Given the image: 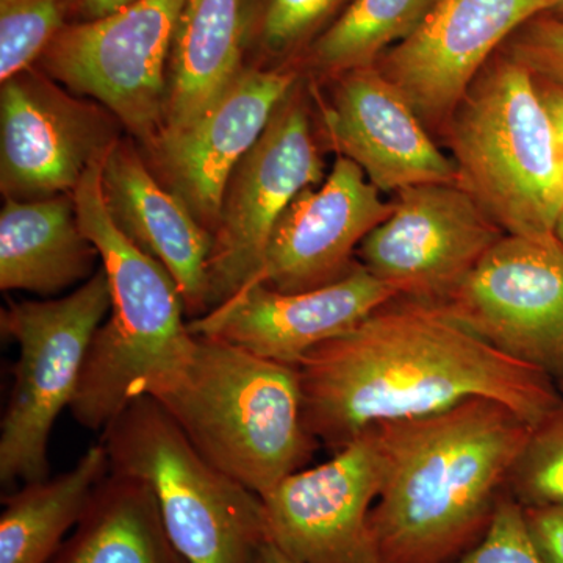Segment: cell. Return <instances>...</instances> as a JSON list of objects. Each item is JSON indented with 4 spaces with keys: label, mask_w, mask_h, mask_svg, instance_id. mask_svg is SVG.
<instances>
[{
    "label": "cell",
    "mask_w": 563,
    "mask_h": 563,
    "mask_svg": "<svg viewBox=\"0 0 563 563\" xmlns=\"http://www.w3.org/2000/svg\"><path fill=\"white\" fill-rule=\"evenodd\" d=\"M443 132L459 187L506 235H554L563 174L550 117L525 66L498 51Z\"/></svg>",
    "instance_id": "5"
},
{
    "label": "cell",
    "mask_w": 563,
    "mask_h": 563,
    "mask_svg": "<svg viewBox=\"0 0 563 563\" xmlns=\"http://www.w3.org/2000/svg\"><path fill=\"white\" fill-rule=\"evenodd\" d=\"M242 0H185L168 62L165 120L157 141L201 120L242 65Z\"/></svg>",
    "instance_id": "21"
},
{
    "label": "cell",
    "mask_w": 563,
    "mask_h": 563,
    "mask_svg": "<svg viewBox=\"0 0 563 563\" xmlns=\"http://www.w3.org/2000/svg\"><path fill=\"white\" fill-rule=\"evenodd\" d=\"M558 387H559V390H561L562 395H563V379L562 380H559L558 383Z\"/></svg>",
    "instance_id": "36"
},
{
    "label": "cell",
    "mask_w": 563,
    "mask_h": 563,
    "mask_svg": "<svg viewBox=\"0 0 563 563\" xmlns=\"http://www.w3.org/2000/svg\"><path fill=\"white\" fill-rule=\"evenodd\" d=\"M455 563H544L526 526L525 510L504 493L484 539Z\"/></svg>",
    "instance_id": "29"
},
{
    "label": "cell",
    "mask_w": 563,
    "mask_h": 563,
    "mask_svg": "<svg viewBox=\"0 0 563 563\" xmlns=\"http://www.w3.org/2000/svg\"><path fill=\"white\" fill-rule=\"evenodd\" d=\"M63 2L66 11L76 14L81 21H92L124 9L135 0H63Z\"/></svg>",
    "instance_id": "32"
},
{
    "label": "cell",
    "mask_w": 563,
    "mask_h": 563,
    "mask_svg": "<svg viewBox=\"0 0 563 563\" xmlns=\"http://www.w3.org/2000/svg\"><path fill=\"white\" fill-rule=\"evenodd\" d=\"M296 84L295 70L243 68L201 120L147 150L158 180L211 233L229 177Z\"/></svg>",
    "instance_id": "17"
},
{
    "label": "cell",
    "mask_w": 563,
    "mask_h": 563,
    "mask_svg": "<svg viewBox=\"0 0 563 563\" xmlns=\"http://www.w3.org/2000/svg\"><path fill=\"white\" fill-rule=\"evenodd\" d=\"M101 261L81 231L73 195L5 199L0 211V288L38 296L85 284Z\"/></svg>",
    "instance_id": "20"
},
{
    "label": "cell",
    "mask_w": 563,
    "mask_h": 563,
    "mask_svg": "<svg viewBox=\"0 0 563 563\" xmlns=\"http://www.w3.org/2000/svg\"><path fill=\"white\" fill-rule=\"evenodd\" d=\"M525 510L526 526L544 563H563V504Z\"/></svg>",
    "instance_id": "30"
},
{
    "label": "cell",
    "mask_w": 563,
    "mask_h": 563,
    "mask_svg": "<svg viewBox=\"0 0 563 563\" xmlns=\"http://www.w3.org/2000/svg\"><path fill=\"white\" fill-rule=\"evenodd\" d=\"M152 398L214 466L265 498L318 443L302 417L298 366L195 335L190 361Z\"/></svg>",
    "instance_id": "4"
},
{
    "label": "cell",
    "mask_w": 563,
    "mask_h": 563,
    "mask_svg": "<svg viewBox=\"0 0 563 563\" xmlns=\"http://www.w3.org/2000/svg\"><path fill=\"white\" fill-rule=\"evenodd\" d=\"M109 472V457L99 443L69 472L22 484L3 498L0 563H51L66 533L76 528L96 485Z\"/></svg>",
    "instance_id": "23"
},
{
    "label": "cell",
    "mask_w": 563,
    "mask_h": 563,
    "mask_svg": "<svg viewBox=\"0 0 563 563\" xmlns=\"http://www.w3.org/2000/svg\"><path fill=\"white\" fill-rule=\"evenodd\" d=\"M399 292L355 261L324 287L282 292L254 284L202 317L188 321L192 335L233 344L252 355L298 366L333 336L355 328Z\"/></svg>",
    "instance_id": "14"
},
{
    "label": "cell",
    "mask_w": 563,
    "mask_h": 563,
    "mask_svg": "<svg viewBox=\"0 0 563 563\" xmlns=\"http://www.w3.org/2000/svg\"><path fill=\"white\" fill-rule=\"evenodd\" d=\"M380 192L354 162L336 155L322 184L299 192L280 214L261 272L247 285L296 292L340 279L363 240L390 217L393 202Z\"/></svg>",
    "instance_id": "16"
},
{
    "label": "cell",
    "mask_w": 563,
    "mask_h": 563,
    "mask_svg": "<svg viewBox=\"0 0 563 563\" xmlns=\"http://www.w3.org/2000/svg\"><path fill=\"white\" fill-rule=\"evenodd\" d=\"M322 125L336 155L354 162L380 191L457 184L453 158L376 65L335 77L331 102L322 103Z\"/></svg>",
    "instance_id": "18"
},
{
    "label": "cell",
    "mask_w": 563,
    "mask_h": 563,
    "mask_svg": "<svg viewBox=\"0 0 563 563\" xmlns=\"http://www.w3.org/2000/svg\"><path fill=\"white\" fill-rule=\"evenodd\" d=\"M539 0H439L421 27L377 68L402 92L429 131H444L477 74Z\"/></svg>",
    "instance_id": "15"
},
{
    "label": "cell",
    "mask_w": 563,
    "mask_h": 563,
    "mask_svg": "<svg viewBox=\"0 0 563 563\" xmlns=\"http://www.w3.org/2000/svg\"><path fill=\"white\" fill-rule=\"evenodd\" d=\"M380 487L383 455L368 428L262 498L269 542L296 563H380L369 529Z\"/></svg>",
    "instance_id": "13"
},
{
    "label": "cell",
    "mask_w": 563,
    "mask_h": 563,
    "mask_svg": "<svg viewBox=\"0 0 563 563\" xmlns=\"http://www.w3.org/2000/svg\"><path fill=\"white\" fill-rule=\"evenodd\" d=\"M102 191L118 229L172 274L188 317L209 312L213 233L157 179L131 141L118 140L107 154Z\"/></svg>",
    "instance_id": "19"
},
{
    "label": "cell",
    "mask_w": 563,
    "mask_h": 563,
    "mask_svg": "<svg viewBox=\"0 0 563 563\" xmlns=\"http://www.w3.org/2000/svg\"><path fill=\"white\" fill-rule=\"evenodd\" d=\"M103 161L90 166L73 192L81 231L99 252L111 296L109 317L92 336L69 407L90 431H103L136 396H154L172 384L195 347L176 280L118 229L107 209Z\"/></svg>",
    "instance_id": "3"
},
{
    "label": "cell",
    "mask_w": 563,
    "mask_h": 563,
    "mask_svg": "<svg viewBox=\"0 0 563 563\" xmlns=\"http://www.w3.org/2000/svg\"><path fill=\"white\" fill-rule=\"evenodd\" d=\"M439 0H354L310 49L321 76H342L377 65L384 54L410 38Z\"/></svg>",
    "instance_id": "24"
},
{
    "label": "cell",
    "mask_w": 563,
    "mask_h": 563,
    "mask_svg": "<svg viewBox=\"0 0 563 563\" xmlns=\"http://www.w3.org/2000/svg\"><path fill=\"white\" fill-rule=\"evenodd\" d=\"M554 235L558 236L559 242L563 244V209L561 217H559L558 224H555Z\"/></svg>",
    "instance_id": "35"
},
{
    "label": "cell",
    "mask_w": 563,
    "mask_h": 563,
    "mask_svg": "<svg viewBox=\"0 0 563 563\" xmlns=\"http://www.w3.org/2000/svg\"><path fill=\"white\" fill-rule=\"evenodd\" d=\"M536 85L544 110L550 117L554 133L555 152H558V161L563 174V90L542 80L536 79Z\"/></svg>",
    "instance_id": "31"
},
{
    "label": "cell",
    "mask_w": 563,
    "mask_h": 563,
    "mask_svg": "<svg viewBox=\"0 0 563 563\" xmlns=\"http://www.w3.org/2000/svg\"><path fill=\"white\" fill-rule=\"evenodd\" d=\"M506 235L459 184L396 192L390 217L358 246V262L404 298L442 302Z\"/></svg>",
    "instance_id": "12"
},
{
    "label": "cell",
    "mask_w": 563,
    "mask_h": 563,
    "mask_svg": "<svg viewBox=\"0 0 563 563\" xmlns=\"http://www.w3.org/2000/svg\"><path fill=\"white\" fill-rule=\"evenodd\" d=\"M110 285L102 266L77 290L52 301L11 303L0 314L3 335L20 347L14 384L0 428L2 485L49 476V437L70 407L92 336L109 317Z\"/></svg>",
    "instance_id": "7"
},
{
    "label": "cell",
    "mask_w": 563,
    "mask_h": 563,
    "mask_svg": "<svg viewBox=\"0 0 563 563\" xmlns=\"http://www.w3.org/2000/svg\"><path fill=\"white\" fill-rule=\"evenodd\" d=\"M485 343L563 379V244L504 235L442 302Z\"/></svg>",
    "instance_id": "10"
},
{
    "label": "cell",
    "mask_w": 563,
    "mask_h": 563,
    "mask_svg": "<svg viewBox=\"0 0 563 563\" xmlns=\"http://www.w3.org/2000/svg\"><path fill=\"white\" fill-rule=\"evenodd\" d=\"M383 487L369 515L380 563H455L490 528L533 426L495 399L372 426Z\"/></svg>",
    "instance_id": "2"
},
{
    "label": "cell",
    "mask_w": 563,
    "mask_h": 563,
    "mask_svg": "<svg viewBox=\"0 0 563 563\" xmlns=\"http://www.w3.org/2000/svg\"><path fill=\"white\" fill-rule=\"evenodd\" d=\"M51 563H188L150 485L109 472Z\"/></svg>",
    "instance_id": "22"
},
{
    "label": "cell",
    "mask_w": 563,
    "mask_h": 563,
    "mask_svg": "<svg viewBox=\"0 0 563 563\" xmlns=\"http://www.w3.org/2000/svg\"><path fill=\"white\" fill-rule=\"evenodd\" d=\"M110 472L144 481L188 563H257L269 542L265 504L207 461L150 395L133 398L102 431Z\"/></svg>",
    "instance_id": "6"
},
{
    "label": "cell",
    "mask_w": 563,
    "mask_h": 563,
    "mask_svg": "<svg viewBox=\"0 0 563 563\" xmlns=\"http://www.w3.org/2000/svg\"><path fill=\"white\" fill-rule=\"evenodd\" d=\"M525 66L533 79L563 90V21L537 14L521 24L501 49Z\"/></svg>",
    "instance_id": "27"
},
{
    "label": "cell",
    "mask_w": 563,
    "mask_h": 563,
    "mask_svg": "<svg viewBox=\"0 0 563 563\" xmlns=\"http://www.w3.org/2000/svg\"><path fill=\"white\" fill-rule=\"evenodd\" d=\"M302 417L340 451L380 422L495 399L531 426L563 401L553 377L503 354L439 303L399 298L310 351L298 365Z\"/></svg>",
    "instance_id": "1"
},
{
    "label": "cell",
    "mask_w": 563,
    "mask_h": 563,
    "mask_svg": "<svg viewBox=\"0 0 563 563\" xmlns=\"http://www.w3.org/2000/svg\"><path fill=\"white\" fill-rule=\"evenodd\" d=\"M547 14V16L558 18L563 21V0H539L536 14Z\"/></svg>",
    "instance_id": "34"
},
{
    "label": "cell",
    "mask_w": 563,
    "mask_h": 563,
    "mask_svg": "<svg viewBox=\"0 0 563 563\" xmlns=\"http://www.w3.org/2000/svg\"><path fill=\"white\" fill-rule=\"evenodd\" d=\"M343 0H268L262 13L261 40L272 54H287L306 43Z\"/></svg>",
    "instance_id": "28"
},
{
    "label": "cell",
    "mask_w": 563,
    "mask_h": 563,
    "mask_svg": "<svg viewBox=\"0 0 563 563\" xmlns=\"http://www.w3.org/2000/svg\"><path fill=\"white\" fill-rule=\"evenodd\" d=\"M121 122L40 68L0 88V191L14 201L73 195L120 140Z\"/></svg>",
    "instance_id": "11"
},
{
    "label": "cell",
    "mask_w": 563,
    "mask_h": 563,
    "mask_svg": "<svg viewBox=\"0 0 563 563\" xmlns=\"http://www.w3.org/2000/svg\"><path fill=\"white\" fill-rule=\"evenodd\" d=\"M324 179L307 102L296 84L225 185L209 263V312L257 276L280 214L299 192Z\"/></svg>",
    "instance_id": "9"
},
{
    "label": "cell",
    "mask_w": 563,
    "mask_h": 563,
    "mask_svg": "<svg viewBox=\"0 0 563 563\" xmlns=\"http://www.w3.org/2000/svg\"><path fill=\"white\" fill-rule=\"evenodd\" d=\"M185 0H135L92 21L66 24L38 68L101 103L150 150L161 135L174 31Z\"/></svg>",
    "instance_id": "8"
},
{
    "label": "cell",
    "mask_w": 563,
    "mask_h": 563,
    "mask_svg": "<svg viewBox=\"0 0 563 563\" xmlns=\"http://www.w3.org/2000/svg\"><path fill=\"white\" fill-rule=\"evenodd\" d=\"M63 0H0V81L38 65L65 27Z\"/></svg>",
    "instance_id": "26"
},
{
    "label": "cell",
    "mask_w": 563,
    "mask_h": 563,
    "mask_svg": "<svg viewBox=\"0 0 563 563\" xmlns=\"http://www.w3.org/2000/svg\"><path fill=\"white\" fill-rule=\"evenodd\" d=\"M257 563H296L287 554L282 553L279 548L272 542H266L258 554Z\"/></svg>",
    "instance_id": "33"
},
{
    "label": "cell",
    "mask_w": 563,
    "mask_h": 563,
    "mask_svg": "<svg viewBox=\"0 0 563 563\" xmlns=\"http://www.w3.org/2000/svg\"><path fill=\"white\" fill-rule=\"evenodd\" d=\"M506 492L523 509L563 504V401L533 426L510 468Z\"/></svg>",
    "instance_id": "25"
}]
</instances>
